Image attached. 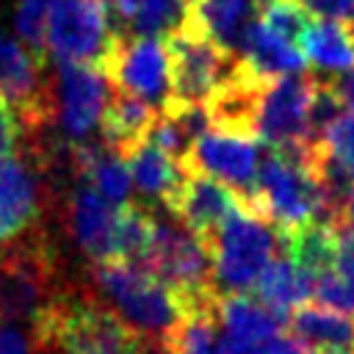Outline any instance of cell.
Returning <instances> with one entry per match:
<instances>
[{
  "label": "cell",
  "mask_w": 354,
  "mask_h": 354,
  "mask_svg": "<svg viewBox=\"0 0 354 354\" xmlns=\"http://www.w3.org/2000/svg\"><path fill=\"white\" fill-rule=\"evenodd\" d=\"M318 158H324L326 163H332L340 174H346L354 183V111L337 116L326 133L321 136V141L315 147H310Z\"/></svg>",
  "instance_id": "4316f807"
},
{
  "label": "cell",
  "mask_w": 354,
  "mask_h": 354,
  "mask_svg": "<svg viewBox=\"0 0 354 354\" xmlns=\"http://www.w3.org/2000/svg\"><path fill=\"white\" fill-rule=\"evenodd\" d=\"M315 75L296 72L271 80L257 105V138L274 149L310 144V108L315 100Z\"/></svg>",
  "instance_id": "7c38bea8"
},
{
  "label": "cell",
  "mask_w": 354,
  "mask_h": 354,
  "mask_svg": "<svg viewBox=\"0 0 354 354\" xmlns=\"http://www.w3.org/2000/svg\"><path fill=\"white\" fill-rule=\"evenodd\" d=\"M241 61L246 64V69L254 77H260L266 83H271V80H277L282 75L304 72V66H307V58L301 55V50L293 41L277 36L260 19H257V25L252 28V33L246 39Z\"/></svg>",
  "instance_id": "cb8c5ba5"
},
{
  "label": "cell",
  "mask_w": 354,
  "mask_h": 354,
  "mask_svg": "<svg viewBox=\"0 0 354 354\" xmlns=\"http://www.w3.org/2000/svg\"><path fill=\"white\" fill-rule=\"evenodd\" d=\"M216 310L230 354H257L268 340L288 329V321L249 293H218Z\"/></svg>",
  "instance_id": "2e32d148"
},
{
  "label": "cell",
  "mask_w": 354,
  "mask_h": 354,
  "mask_svg": "<svg viewBox=\"0 0 354 354\" xmlns=\"http://www.w3.org/2000/svg\"><path fill=\"white\" fill-rule=\"evenodd\" d=\"M158 113L160 111H155L141 97L111 86L108 105H105V113H102V122H100V141L108 149L127 158L130 149L149 136Z\"/></svg>",
  "instance_id": "d6986e66"
},
{
  "label": "cell",
  "mask_w": 354,
  "mask_h": 354,
  "mask_svg": "<svg viewBox=\"0 0 354 354\" xmlns=\"http://www.w3.org/2000/svg\"><path fill=\"white\" fill-rule=\"evenodd\" d=\"M22 144H25V127H22L17 111L11 108V102L0 94V158L19 152Z\"/></svg>",
  "instance_id": "f546056e"
},
{
  "label": "cell",
  "mask_w": 354,
  "mask_h": 354,
  "mask_svg": "<svg viewBox=\"0 0 354 354\" xmlns=\"http://www.w3.org/2000/svg\"><path fill=\"white\" fill-rule=\"evenodd\" d=\"M346 30H348V36H351V44H354V19L346 25Z\"/></svg>",
  "instance_id": "8d00e7d4"
},
{
  "label": "cell",
  "mask_w": 354,
  "mask_h": 354,
  "mask_svg": "<svg viewBox=\"0 0 354 354\" xmlns=\"http://www.w3.org/2000/svg\"><path fill=\"white\" fill-rule=\"evenodd\" d=\"M47 213H55L50 155L22 144L19 152L0 158V246L47 230Z\"/></svg>",
  "instance_id": "5b68a950"
},
{
  "label": "cell",
  "mask_w": 354,
  "mask_h": 354,
  "mask_svg": "<svg viewBox=\"0 0 354 354\" xmlns=\"http://www.w3.org/2000/svg\"><path fill=\"white\" fill-rule=\"evenodd\" d=\"M53 3L55 0H19V8H17V30H19L22 41L41 55H47L44 33H47V19H50Z\"/></svg>",
  "instance_id": "f1b7e54d"
},
{
  "label": "cell",
  "mask_w": 354,
  "mask_h": 354,
  "mask_svg": "<svg viewBox=\"0 0 354 354\" xmlns=\"http://www.w3.org/2000/svg\"><path fill=\"white\" fill-rule=\"evenodd\" d=\"M144 268H149L160 282H166L185 301V310L218 296L213 285L210 246L196 238L185 224H180L171 213L155 216L152 246Z\"/></svg>",
  "instance_id": "52a82bcc"
},
{
  "label": "cell",
  "mask_w": 354,
  "mask_h": 354,
  "mask_svg": "<svg viewBox=\"0 0 354 354\" xmlns=\"http://www.w3.org/2000/svg\"><path fill=\"white\" fill-rule=\"evenodd\" d=\"M335 268L354 282V230H340V254Z\"/></svg>",
  "instance_id": "d6a6232c"
},
{
  "label": "cell",
  "mask_w": 354,
  "mask_h": 354,
  "mask_svg": "<svg viewBox=\"0 0 354 354\" xmlns=\"http://www.w3.org/2000/svg\"><path fill=\"white\" fill-rule=\"evenodd\" d=\"M169 50V80H171V102L169 108L207 105L218 88L235 75L241 58L221 50L213 39H207L199 28L185 22L166 39Z\"/></svg>",
  "instance_id": "ba28073f"
},
{
  "label": "cell",
  "mask_w": 354,
  "mask_h": 354,
  "mask_svg": "<svg viewBox=\"0 0 354 354\" xmlns=\"http://www.w3.org/2000/svg\"><path fill=\"white\" fill-rule=\"evenodd\" d=\"M254 293V299H260L271 313L288 321L299 307L307 304L310 296H315V282L288 254H277L260 274Z\"/></svg>",
  "instance_id": "603a6c76"
},
{
  "label": "cell",
  "mask_w": 354,
  "mask_h": 354,
  "mask_svg": "<svg viewBox=\"0 0 354 354\" xmlns=\"http://www.w3.org/2000/svg\"><path fill=\"white\" fill-rule=\"evenodd\" d=\"M55 213L77 246L91 263H119V205L108 202L91 183L75 180L55 199Z\"/></svg>",
  "instance_id": "30bf717a"
},
{
  "label": "cell",
  "mask_w": 354,
  "mask_h": 354,
  "mask_svg": "<svg viewBox=\"0 0 354 354\" xmlns=\"http://www.w3.org/2000/svg\"><path fill=\"white\" fill-rule=\"evenodd\" d=\"M3 44H6V41H3V39H0V55H3Z\"/></svg>",
  "instance_id": "f35d334b"
},
{
  "label": "cell",
  "mask_w": 354,
  "mask_h": 354,
  "mask_svg": "<svg viewBox=\"0 0 354 354\" xmlns=\"http://www.w3.org/2000/svg\"><path fill=\"white\" fill-rule=\"evenodd\" d=\"M111 83L91 64H58L55 72V130L66 144L94 141L100 130Z\"/></svg>",
  "instance_id": "5bb4252c"
},
{
  "label": "cell",
  "mask_w": 354,
  "mask_h": 354,
  "mask_svg": "<svg viewBox=\"0 0 354 354\" xmlns=\"http://www.w3.org/2000/svg\"><path fill=\"white\" fill-rule=\"evenodd\" d=\"M124 160L130 166V177H133L138 194L155 205L160 202L163 207H169V202L174 199V194L180 191L183 177H185L183 160L169 155L152 138H144L141 144H136Z\"/></svg>",
  "instance_id": "ffe728a7"
},
{
  "label": "cell",
  "mask_w": 354,
  "mask_h": 354,
  "mask_svg": "<svg viewBox=\"0 0 354 354\" xmlns=\"http://www.w3.org/2000/svg\"><path fill=\"white\" fill-rule=\"evenodd\" d=\"M268 3H274V0H260V8H263V6H268Z\"/></svg>",
  "instance_id": "74e56055"
},
{
  "label": "cell",
  "mask_w": 354,
  "mask_h": 354,
  "mask_svg": "<svg viewBox=\"0 0 354 354\" xmlns=\"http://www.w3.org/2000/svg\"><path fill=\"white\" fill-rule=\"evenodd\" d=\"M252 207L277 230H293L318 218L332 221L313 149H274L263 144L257 196Z\"/></svg>",
  "instance_id": "7a4b0ae2"
},
{
  "label": "cell",
  "mask_w": 354,
  "mask_h": 354,
  "mask_svg": "<svg viewBox=\"0 0 354 354\" xmlns=\"http://www.w3.org/2000/svg\"><path fill=\"white\" fill-rule=\"evenodd\" d=\"M332 88H335V94L340 97V102H343L348 111H354V69L346 72V75H340V77H335V80H332Z\"/></svg>",
  "instance_id": "836d02e7"
},
{
  "label": "cell",
  "mask_w": 354,
  "mask_h": 354,
  "mask_svg": "<svg viewBox=\"0 0 354 354\" xmlns=\"http://www.w3.org/2000/svg\"><path fill=\"white\" fill-rule=\"evenodd\" d=\"M33 354H144L147 337L119 318L88 282H75L30 326Z\"/></svg>",
  "instance_id": "6da1fadb"
},
{
  "label": "cell",
  "mask_w": 354,
  "mask_h": 354,
  "mask_svg": "<svg viewBox=\"0 0 354 354\" xmlns=\"http://www.w3.org/2000/svg\"><path fill=\"white\" fill-rule=\"evenodd\" d=\"M260 138L230 130H205L185 155L183 166L191 171L210 174L230 185L243 202H254L257 196V174H260Z\"/></svg>",
  "instance_id": "4fadbf2b"
},
{
  "label": "cell",
  "mask_w": 354,
  "mask_h": 354,
  "mask_svg": "<svg viewBox=\"0 0 354 354\" xmlns=\"http://www.w3.org/2000/svg\"><path fill=\"white\" fill-rule=\"evenodd\" d=\"M301 55L321 80H335L354 69V44L343 22L315 19L307 25L299 41Z\"/></svg>",
  "instance_id": "7402d4cb"
},
{
  "label": "cell",
  "mask_w": 354,
  "mask_h": 354,
  "mask_svg": "<svg viewBox=\"0 0 354 354\" xmlns=\"http://www.w3.org/2000/svg\"><path fill=\"white\" fill-rule=\"evenodd\" d=\"M337 230H354V188H351V194L346 196V202H343V207H340V216H337Z\"/></svg>",
  "instance_id": "e575fe53"
},
{
  "label": "cell",
  "mask_w": 354,
  "mask_h": 354,
  "mask_svg": "<svg viewBox=\"0 0 354 354\" xmlns=\"http://www.w3.org/2000/svg\"><path fill=\"white\" fill-rule=\"evenodd\" d=\"M238 205H241V196L230 185H224L221 180H216L210 174L185 169L183 185L166 210L210 246L213 238L218 235L221 224Z\"/></svg>",
  "instance_id": "9a60e30c"
},
{
  "label": "cell",
  "mask_w": 354,
  "mask_h": 354,
  "mask_svg": "<svg viewBox=\"0 0 354 354\" xmlns=\"http://www.w3.org/2000/svg\"><path fill=\"white\" fill-rule=\"evenodd\" d=\"M88 285L119 318L152 340H166L185 315V301L136 263H97L88 268Z\"/></svg>",
  "instance_id": "277c9868"
},
{
  "label": "cell",
  "mask_w": 354,
  "mask_h": 354,
  "mask_svg": "<svg viewBox=\"0 0 354 354\" xmlns=\"http://www.w3.org/2000/svg\"><path fill=\"white\" fill-rule=\"evenodd\" d=\"M0 354H33L30 337H25V332L6 318H0Z\"/></svg>",
  "instance_id": "1f68e13d"
},
{
  "label": "cell",
  "mask_w": 354,
  "mask_h": 354,
  "mask_svg": "<svg viewBox=\"0 0 354 354\" xmlns=\"http://www.w3.org/2000/svg\"><path fill=\"white\" fill-rule=\"evenodd\" d=\"M116 36L105 0H55L47 19L44 47L58 64L100 66Z\"/></svg>",
  "instance_id": "9c48e42d"
},
{
  "label": "cell",
  "mask_w": 354,
  "mask_h": 354,
  "mask_svg": "<svg viewBox=\"0 0 354 354\" xmlns=\"http://www.w3.org/2000/svg\"><path fill=\"white\" fill-rule=\"evenodd\" d=\"M307 14L318 19H332V22H351L354 19V0H299Z\"/></svg>",
  "instance_id": "4dcf8cb0"
},
{
  "label": "cell",
  "mask_w": 354,
  "mask_h": 354,
  "mask_svg": "<svg viewBox=\"0 0 354 354\" xmlns=\"http://www.w3.org/2000/svg\"><path fill=\"white\" fill-rule=\"evenodd\" d=\"M288 329L315 348H346L354 351V315L326 304H304L288 318Z\"/></svg>",
  "instance_id": "d4e9b609"
},
{
  "label": "cell",
  "mask_w": 354,
  "mask_h": 354,
  "mask_svg": "<svg viewBox=\"0 0 354 354\" xmlns=\"http://www.w3.org/2000/svg\"><path fill=\"white\" fill-rule=\"evenodd\" d=\"M277 235H279L282 254H288L304 274H310L313 282L337 266L340 230L335 221L318 218L293 230H277Z\"/></svg>",
  "instance_id": "44dd1931"
},
{
  "label": "cell",
  "mask_w": 354,
  "mask_h": 354,
  "mask_svg": "<svg viewBox=\"0 0 354 354\" xmlns=\"http://www.w3.org/2000/svg\"><path fill=\"white\" fill-rule=\"evenodd\" d=\"M69 285L47 230L0 246V318L33 326Z\"/></svg>",
  "instance_id": "3957f363"
},
{
  "label": "cell",
  "mask_w": 354,
  "mask_h": 354,
  "mask_svg": "<svg viewBox=\"0 0 354 354\" xmlns=\"http://www.w3.org/2000/svg\"><path fill=\"white\" fill-rule=\"evenodd\" d=\"M111 22L122 36L169 39L191 17V0H105Z\"/></svg>",
  "instance_id": "ac0fdd59"
},
{
  "label": "cell",
  "mask_w": 354,
  "mask_h": 354,
  "mask_svg": "<svg viewBox=\"0 0 354 354\" xmlns=\"http://www.w3.org/2000/svg\"><path fill=\"white\" fill-rule=\"evenodd\" d=\"M166 346L169 354H230L216 299L188 307L177 329L166 337Z\"/></svg>",
  "instance_id": "484cf974"
},
{
  "label": "cell",
  "mask_w": 354,
  "mask_h": 354,
  "mask_svg": "<svg viewBox=\"0 0 354 354\" xmlns=\"http://www.w3.org/2000/svg\"><path fill=\"white\" fill-rule=\"evenodd\" d=\"M260 22L266 28H271L277 36H282L299 47L301 33L310 25V14L299 0H274L260 8Z\"/></svg>",
  "instance_id": "83f0119b"
},
{
  "label": "cell",
  "mask_w": 354,
  "mask_h": 354,
  "mask_svg": "<svg viewBox=\"0 0 354 354\" xmlns=\"http://www.w3.org/2000/svg\"><path fill=\"white\" fill-rule=\"evenodd\" d=\"M260 19V0H191L188 22L221 50L241 58L252 28Z\"/></svg>",
  "instance_id": "e0dca14e"
},
{
  "label": "cell",
  "mask_w": 354,
  "mask_h": 354,
  "mask_svg": "<svg viewBox=\"0 0 354 354\" xmlns=\"http://www.w3.org/2000/svg\"><path fill=\"white\" fill-rule=\"evenodd\" d=\"M100 72L111 86L124 88L155 111H166L171 102V80H169V50L166 41L149 36H116Z\"/></svg>",
  "instance_id": "8fae6325"
},
{
  "label": "cell",
  "mask_w": 354,
  "mask_h": 354,
  "mask_svg": "<svg viewBox=\"0 0 354 354\" xmlns=\"http://www.w3.org/2000/svg\"><path fill=\"white\" fill-rule=\"evenodd\" d=\"M279 235L268 218H263L249 202L227 216L218 235L210 243L213 252V285L216 293H249L254 290L266 266L277 257Z\"/></svg>",
  "instance_id": "8992f818"
},
{
  "label": "cell",
  "mask_w": 354,
  "mask_h": 354,
  "mask_svg": "<svg viewBox=\"0 0 354 354\" xmlns=\"http://www.w3.org/2000/svg\"><path fill=\"white\" fill-rule=\"evenodd\" d=\"M315 354H354V351H346V348H315Z\"/></svg>",
  "instance_id": "d590c367"
}]
</instances>
